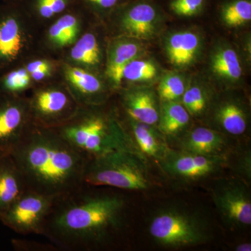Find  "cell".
I'll list each match as a JSON object with an SVG mask.
<instances>
[{
  "label": "cell",
  "instance_id": "cell-1",
  "mask_svg": "<svg viewBox=\"0 0 251 251\" xmlns=\"http://www.w3.org/2000/svg\"><path fill=\"white\" fill-rule=\"evenodd\" d=\"M128 203L123 195L97 192L84 185L55 198L40 235L67 251H91L110 247L125 232Z\"/></svg>",
  "mask_w": 251,
  "mask_h": 251
},
{
  "label": "cell",
  "instance_id": "cell-2",
  "mask_svg": "<svg viewBox=\"0 0 251 251\" xmlns=\"http://www.w3.org/2000/svg\"><path fill=\"white\" fill-rule=\"evenodd\" d=\"M9 155L28 191L55 199L85 185L88 158L56 128H28Z\"/></svg>",
  "mask_w": 251,
  "mask_h": 251
},
{
  "label": "cell",
  "instance_id": "cell-3",
  "mask_svg": "<svg viewBox=\"0 0 251 251\" xmlns=\"http://www.w3.org/2000/svg\"><path fill=\"white\" fill-rule=\"evenodd\" d=\"M84 180L89 186L124 191H145L152 184L148 158L133 143L89 160Z\"/></svg>",
  "mask_w": 251,
  "mask_h": 251
},
{
  "label": "cell",
  "instance_id": "cell-4",
  "mask_svg": "<svg viewBox=\"0 0 251 251\" xmlns=\"http://www.w3.org/2000/svg\"><path fill=\"white\" fill-rule=\"evenodd\" d=\"M148 232L158 245L169 249L194 247L209 242L211 230L202 216L177 206H168L150 218Z\"/></svg>",
  "mask_w": 251,
  "mask_h": 251
},
{
  "label": "cell",
  "instance_id": "cell-5",
  "mask_svg": "<svg viewBox=\"0 0 251 251\" xmlns=\"http://www.w3.org/2000/svg\"><path fill=\"white\" fill-rule=\"evenodd\" d=\"M54 128L89 160L133 143L122 127L100 115H92Z\"/></svg>",
  "mask_w": 251,
  "mask_h": 251
},
{
  "label": "cell",
  "instance_id": "cell-6",
  "mask_svg": "<svg viewBox=\"0 0 251 251\" xmlns=\"http://www.w3.org/2000/svg\"><path fill=\"white\" fill-rule=\"evenodd\" d=\"M158 164L163 172L173 179L193 182L206 179L222 171L229 165V155L203 156L172 149Z\"/></svg>",
  "mask_w": 251,
  "mask_h": 251
},
{
  "label": "cell",
  "instance_id": "cell-7",
  "mask_svg": "<svg viewBox=\"0 0 251 251\" xmlns=\"http://www.w3.org/2000/svg\"><path fill=\"white\" fill-rule=\"evenodd\" d=\"M54 200L27 191L0 216V221L16 233L40 234Z\"/></svg>",
  "mask_w": 251,
  "mask_h": 251
},
{
  "label": "cell",
  "instance_id": "cell-8",
  "mask_svg": "<svg viewBox=\"0 0 251 251\" xmlns=\"http://www.w3.org/2000/svg\"><path fill=\"white\" fill-rule=\"evenodd\" d=\"M212 200L225 224L235 229L251 225V197L247 184L242 181L227 180L212 191Z\"/></svg>",
  "mask_w": 251,
  "mask_h": 251
},
{
  "label": "cell",
  "instance_id": "cell-9",
  "mask_svg": "<svg viewBox=\"0 0 251 251\" xmlns=\"http://www.w3.org/2000/svg\"><path fill=\"white\" fill-rule=\"evenodd\" d=\"M179 150L208 156H228L230 143L227 135L209 127L198 126L179 141Z\"/></svg>",
  "mask_w": 251,
  "mask_h": 251
},
{
  "label": "cell",
  "instance_id": "cell-10",
  "mask_svg": "<svg viewBox=\"0 0 251 251\" xmlns=\"http://www.w3.org/2000/svg\"><path fill=\"white\" fill-rule=\"evenodd\" d=\"M19 103L0 96V155L9 154L29 128Z\"/></svg>",
  "mask_w": 251,
  "mask_h": 251
},
{
  "label": "cell",
  "instance_id": "cell-11",
  "mask_svg": "<svg viewBox=\"0 0 251 251\" xmlns=\"http://www.w3.org/2000/svg\"><path fill=\"white\" fill-rule=\"evenodd\" d=\"M130 131L128 133L135 148L147 158L159 163L171 151L167 138L157 126L145 125L130 120Z\"/></svg>",
  "mask_w": 251,
  "mask_h": 251
},
{
  "label": "cell",
  "instance_id": "cell-12",
  "mask_svg": "<svg viewBox=\"0 0 251 251\" xmlns=\"http://www.w3.org/2000/svg\"><path fill=\"white\" fill-rule=\"evenodd\" d=\"M28 191L24 178L9 154L0 157V216Z\"/></svg>",
  "mask_w": 251,
  "mask_h": 251
},
{
  "label": "cell",
  "instance_id": "cell-13",
  "mask_svg": "<svg viewBox=\"0 0 251 251\" xmlns=\"http://www.w3.org/2000/svg\"><path fill=\"white\" fill-rule=\"evenodd\" d=\"M214 122L218 131L226 135L238 137L247 133L249 117L245 108L235 100L219 104L214 112Z\"/></svg>",
  "mask_w": 251,
  "mask_h": 251
},
{
  "label": "cell",
  "instance_id": "cell-14",
  "mask_svg": "<svg viewBox=\"0 0 251 251\" xmlns=\"http://www.w3.org/2000/svg\"><path fill=\"white\" fill-rule=\"evenodd\" d=\"M160 108L156 97L151 90H135L126 96V111L130 120L134 121L157 126L159 120Z\"/></svg>",
  "mask_w": 251,
  "mask_h": 251
},
{
  "label": "cell",
  "instance_id": "cell-15",
  "mask_svg": "<svg viewBox=\"0 0 251 251\" xmlns=\"http://www.w3.org/2000/svg\"><path fill=\"white\" fill-rule=\"evenodd\" d=\"M157 12L152 5L139 3L128 10L123 19L124 29L130 36L148 39L155 30Z\"/></svg>",
  "mask_w": 251,
  "mask_h": 251
},
{
  "label": "cell",
  "instance_id": "cell-16",
  "mask_svg": "<svg viewBox=\"0 0 251 251\" xmlns=\"http://www.w3.org/2000/svg\"><path fill=\"white\" fill-rule=\"evenodd\" d=\"M199 37L192 31L175 33L168 39L166 51L173 65L184 67L193 62L200 48Z\"/></svg>",
  "mask_w": 251,
  "mask_h": 251
},
{
  "label": "cell",
  "instance_id": "cell-17",
  "mask_svg": "<svg viewBox=\"0 0 251 251\" xmlns=\"http://www.w3.org/2000/svg\"><path fill=\"white\" fill-rule=\"evenodd\" d=\"M191 115L180 101H163L160 108L158 129L168 138L181 134L189 125Z\"/></svg>",
  "mask_w": 251,
  "mask_h": 251
},
{
  "label": "cell",
  "instance_id": "cell-18",
  "mask_svg": "<svg viewBox=\"0 0 251 251\" xmlns=\"http://www.w3.org/2000/svg\"><path fill=\"white\" fill-rule=\"evenodd\" d=\"M23 47L22 36L18 21L12 16L0 18V63L16 58Z\"/></svg>",
  "mask_w": 251,
  "mask_h": 251
},
{
  "label": "cell",
  "instance_id": "cell-19",
  "mask_svg": "<svg viewBox=\"0 0 251 251\" xmlns=\"http://www.w3.org/2000/svg\"><path fill=\"white\" fill-rule=\"evenodd\" d=\"M70 100L67 94L59 90L39 92L34 100V108L39 117L53 119L62 115L69 108Z\"/></svg>",
  "mask_w": 251,
  "mask_h": 251
},
{
  "label": "cell",
  "instance_id": "cell-20",
  "mask_svg": "<svg viewBox=\"0 0 251 251\" xmlns=\"http://www.w3.org/2000/svg\"><path fill=\"white\" fill-rule=\"evenodd\" d=\"M139 46L135 43H123L117 46L109 61L108 75L117 85L121 83L125 68L139 53Z\"/></svg>",
  "mask_w": 251,
  "mask_h": 251
},
{
  "label": "cell",
  "instance_id": "cell-21",
  "mask_svg": "<svg viewBox=\"0 0 251 251\" xmlns=\"http://www.w3.org/2000/svg\"><path fill=\"white\" fill-rule=\"evenodd\" d=\"M211 67L216 75L237 80L242 75V68L237 54L231 49H220L213 55Z\"/></svg>",
  "mask_w": 251,
  "mask_h": 251
},
{
  "label": "cell",
  "instance_id": "cell-22",
  "mask_svg": "<svg viewBox=\"0 0 251 251\" xmlns=\"http://www.w3.org/2000/svg\"><path fill=\"white\" fill-rule=\"evenodd\" d=\"M72 58L86 64H98L100 51L97 39L92 34H86L72 50Z\"/></svg>",
  "mask_w": 251,
  "mask_h": 251
},
{
  "label": "cell",
  "instance_id": "cell-23",
  "mask_svg": "<svg viewBox=\"0 0 251 251\" xmlns=\"http://www.w3.org/2000/svg\"><path fill=\"white\" fill-rule=\"evenodd\" d=\"M222 18L230 27H238L251 20V2L249 0H236L224 6Z\"/></svg>",
  "mask_w": 251,
  "mask_h": 251
},
{
  "label": "cell",
  "instance_id": "cell-24",
  "mask_svg": "<svg viewBox=\"0 0 251 251\" xmlns=\"http://www.w3.org/2000/svg\"><path fill=\"white\" fill-rule=\"evenodd\" d=\"M67 75L72 85L84 95L98 93L101 89L98 79L82 69L69 67L67 69Z\"/></svg>",
  "mask_w": 251,
  "mask_h": 251
},
{
  "label": "cell",
  "instance_id": "cell-25",
  "mask_svg": "<svg viewBox=\"0 0 251 251\" xmlns=\"http://www.w3.org/2000/svg\"><path fill=\"white\" fill-rule=\"evenodd\" d=\"M208 97L205 92L198 86H191L185 90L181 103L192 117L203 115L208 106Z\"/></svg>",
  "mask_w": 251,
  "mask_h": 251
},
{
  "label": "cell",
  "instance_id": "cell-26",
  "mask_svg": "<svg viewBox=\"0 0 251 251\" xmlns=\"http://www.w3.org/2000/svg\"><path fill=\"white\" fill-rule=\"evenodd\" d=\"M156 67L153 62L133 59L126 66L123 78L131 82H145L152 80L156 76Z\"/></svg>",
  "mask_w": 251,
  "mask_h": 251
},
{
  "label": "cell",
  "instance_id": "cell-27",
  "mask_svg": "<svg viewBox=\"0 0 251 251\" xmlns=\"http://www.w3.org/2000/svg\"><path fill=\"white\" fill-rule=\"evenodd\" d=\"M186 87L179 75L169 74L162 79L158 86V94L163 101H180Z\"/></svg>",
  "mask_w": 251,
  "mask_h": 251
},
{
  "label": "cell",
  "instance_id": "cell-28",
  "mask_svg": "<svg viewBox=\"0 0 251 251\" xmlns=\"http://www.w3.org/2000/svg\"><path fill=\"white\" fill-rule=\"evenodd\" d=\"M29 83V76L27 69L9 72L5 75L1 83L3 90L7 93L13 94L27 87Z\"/></svg>",
  "mask_w": 251,
  "mask_h": 251
},
{
  "label": "cell",
  "instance_id": "cell-29",
  "mask_svg": "<svg viewBox=\"0 0 251 251\" xmlns=\"http://www.w3.org/2000/svg\"><path fill=\"white\" fill-rule=\"evenodd\" d=\"M204 0H173L171 9L175 14L191 16L197 14L202 9Z\"/></svg>",
  "mask_w": 251,
  "mask_h": 251
},
{
  "label": "cell",
  "instance_id": "cell-30",
  "mask_svg": "<svg viewBox=\"0 0 251 251\" xmlns=\"http://www.w3.org/2000/svg\"><path fill=\"white\" fill-rule=\"evenodd\" d=\"M57 23L65 33L70 43H72L76 36L77 31V23L75 18L71 15H66L61 18Z\"/></svg>",
  "mask_w": 251,
  "mask_h": 251
},
{
  "label": "cell",
  "instance_id": "cell-31",
  "mask_svg": "<svg viewBox=\"0 0 251 251\" xmlns=\"http://www.w3.org/2000/svg\"><path fill=\"white\" fill-rule=\"evenodd\" d=\"M237 171L242 175L244 179L251 181V151L249 150L244 151L239 157V163H237Z\"/></svg>",
  "mask_w": 251,
  "mask_h": 251
},
{
  "label": "cell",
  "instance_id": "cell-32",
  "mask_svg": "<svg viewBox=\"0 0 251 251\" xmlns=\"http://www.w3.org/2000/svg\"><path fill=\"white\" fill-rule=\"evenodd\" d=\"M49 33L51 39L59 45L64 46L70 44V41L68 39L65 33L63 31L62 28L59 27L57 23H55L50 27Z\"/></svg>",
  "mask_w": 251,
  "mask_h": 251
},
{
  "label": "cell",
  "instance_id": "cell-33",
  "mask_svg": "<svg viewBox=\"0 0 251 251\" xmlns=\"http://www.w3.org/2000/svg\"><path fill=\"white\" fill-rule=\"evenodd\" d=\"M39 8L43 17L50 18L54 14L47 0H39Z\"/></svg>",
  "mask_w": 251,
  "mask_h": 251
},
{
  "label": "cell",
  "instance_id": "cell-34",
  "mask_svg": "<svg viewBox=\"0 0 251 251\" xmlns=\"http://www.w3.org/2000/svg\"><path fill=\"white\" fill-rule=\"evenodd\" d=\"M44 69H50L49 63L45 62V61L39 60L29 63L27 67V71L31 74V73L36 72V71Z\"/></svg>",
  "mask_w": 251,
  "mask_h": 251
},
{
  "label": "cell",
  "instance_id": "cell-35",
  "mask_svg": "<svg viewBox=\"0 0 251 251\" xmlns=\"http://www.w3.org/2000/svg\"><path fill=\"white\" fill-rule=\"evenodd\" d=\"M47 1L54 14L60 13L65 9L66 3L64 0H47Z\"/></svg>",
  "mask_w": 251,
  "mask_h": 251
},
{
  "label": "cell",
  "instance_id": "cell-36",
  "mask_svg": "<svg viewBox=\"0 0 251 251\" xmlns=\"http://www.w3.org/2000/svg\"><path fill=\"white\" fill-rule=\"evenodd\" d=\"M90 1L94 4L99 5L101 7L110 8L116 4L118 0H90Z\"/></svg>",
  "mask_w": 251,
  "mask_h": 251
},
{
  "label": "cell",
  "instance_id": "cell-37",
  "mask_svg": "<svg viewBox=\"0 0 251 251\" xmlns=\"http://www.w3.org/2000/svg\"><path fill=\"white\" fill-rule=\"evenodd\" d=\"M49 69H41V70L31 73V77L36 80H42L44 77H45L46 75L49 74Z\"/></svg>",
  "mask_w": 251,
  "mask_h": 251
},
{
  "label": "cell",
  "instance_id": "cell-38",
  "mask_svg": "<svg viewBox=\"0 0 251 251\" xmlns=\"http://www.w3.org/2000/svg\"><path fill=\"white\" fill-rule=\"evenodd\" d=\"M234 250L237 251H251V244L249 242L242 243L235 247Z\"/></svg>",
  "mask_w": 251,
  "mask_h": 251
},
{
  "label": "cell",
  "instance_id": "cell-39",
  "mask_svg": "<svg viewBox=\"0 0 251 251\" xmlns=\"http://www.w3.org/2000/svg\"><path fill=\"white\" fill-rule=\"evenodd\" d=\"M1 156H2V155H0V157H1Z\"/></svg>",
  "mask_w": 251,
  "mask_h": 251
}]
</instances>
